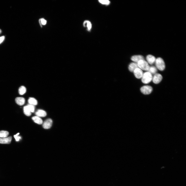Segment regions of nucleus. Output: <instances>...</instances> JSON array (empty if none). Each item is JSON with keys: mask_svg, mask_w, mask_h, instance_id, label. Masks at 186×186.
Listing matches in <instances>:
<instances>
[{"mask_svg": "<svg viewBox=\"0 0 186 186\" xmlns=\"http://www.w3.org/2000/svg\"><path fill=\"white\" fill-rule=\"evenodd\" d=\"M153 77L152 74L148 72L143 73L142 78V81L144 84H148L152 80Z\"/></svg>", "mask_w": 186, "mask_h": 186, "instance_id": "nucleus-1", "label": "nucleus"}, {"mask_svg": "<svg viewBox=\"0 0 186 186\" xmlns=\"http://www.w3.org/2000/svg\"><path fill=\"white\" fill-rule=\"evenodd\" d=\"M156 67L161 71H163L165 68V65L163 60L160 57L157 58L155 61Z\"/></svg>", "mask_w": 186, "mask_h": 186, "instance_id": "nucleus-2", "label": "nucleus"}, {"mask_svg": "<svg viewBox=\"0 0 186 186\" xmlns=\"http://www.w3.org/2000/svg\"><path fill=\"white\" fill-rule=\"evenodd\" d=\"M137 64L138 68L143 70L148 71L150 68L147 62L144 59L140 60Z\"/></svg>", "mask_w": 186, "mask_h": 186, "instance_id": "nucleus-3", "label": "nucleus"}, {"mask_svg": "<svg viewBox=\"0 0 186 186\" xmlns=\"http://www.w3.org/2000/svg\"><path fill=\"white\" fill-rule=\"evenodd\" d=\"M153 88L150 86H144L142 87L140 89L141 92L145 95H148L151 93L153 91Z\"/></svg>", "mask_w": 186, "mask_h": 186, "instance_id": "nucleus-4", "label": "nucleus"}, {"mask_svg": "<svg viewBox=\"0 0 186 186\" xmlns=\"http://www.w3.org/2000/svg\"><path fill=\"white\" fill-rule=\"evenodd\" d=\"M53 123L52 120L49 118L46 120L43 124V127L45 129H50L52 126Z\"/></svg>", "mask_w": 186, "mask_h": 186, "instance_id": "nucleus-5", "label": "nucleus"}, {"mask_svg": "<svg viewBox=\"0 0 186 186\" xmlns=\"http://www.w3.org/2000/svg\"><path fill=\"white\" fill-rule=\"evenodd\" d=\"M135 77L138 79L142 78L143 72L141 69L138 68L136 69L133 72Z\"/></svg>", "mask_w": 186, "mask_h": 186, "instance_id": "nucleus-6", "label": "nucleus"}, {"mask_svg": "<svg viewBox=\"0 0 186 186\" xmlns=\"http://www.w3.org/2000/svg\"><path fill=\"white\" fill-rule=\"evenodd\" d=\"M162 79V75L159 73H156L153 78V81L155 84H158L160 83Z\"/></svg>", "mask_w": 186, "mask_h": 186, "instance_id": "nucleus-7", "label": "nucleus"}, {"mask_svg": "<svg viewBox=\"0 0 186 186\" xmlns=\"http://www.w3.org/2000/svg\"><path fill=\"white\" fill-rule=\"evenodd\" d=\"M147 62L148 64L150 65H152L155 62L156 58L154 56L149 55H147L146 57Z\"/></svg>", "mask_w": 186, "mask_h": 186, "instance_id": "nucleus-8", "label": "nucleus"}, {"mask_svg": "<svg viewBox=\"0 0 186 186\" xmlns=\"http://www.w3.org/2000/svg\"><path fill=\"white\" fill-rule=\"evenodd\" d=\"M12 138L11 136H10L9 137L5 138H0V143L10 144L11 142Z\"/></svg>", "mask_w": 186, "mask_h": 186, "instance_id": "nucleus-9", "label": "nucleus"}, {"mask_svg": "<svg viewBox=\"0 0 186 186\" xmlns=\"http://www.w3.org/2000/svg\"><path fill=\"white\" fill-rule=\"evenodd\" d=\"M131 59L132 61L137 63L140 60L144 59V57L141 55H136L132 56Z\"/></svg>", "mask_w": 186, "mask_h": 186, "instance_id": "nucleus-10", "label": "nucleus"}, {"mask_svg": "<svg viewBox=\"0 0 186 186\" xmlns=\"http://www.w3.org/2000/svg\"><path fill=\"white\" fill-rule=\"evenodd\" d=\"M37 116L39 117H44L46 116L47 113L46 112L42 110H39L35 113Z\"/></svg>", "mask_w": 186, "mask_h": 186, "instance_id": "nucleus-11", "label": "nucleus"}, {"mask_svg": "<svg viewBox=\"0 0 186 186\" xmlns=\"http://www.w3.org/2000/svg\"><path fill=\"white\" fill-rule=\"evenodd\" d=\"M16 103L19 106L23 105L25 102V100L23 97H17L15 99Z\"/></svg>", "mask_w": 186, "mask_h": 186, "instance_id": "nucleus-12", "label": "nucleus"}, {"mask_svg": "<svg viewBox=\"0 0 186 186\" xmlns=\"http://www.w3.org/2000/svg\"><path fill=\"white\" fill-rule=\"evenodd\" d=\"M138 68L137 64L135 63H132L129 66V69L130 72H133L136 69Z\"/></svg>", "mask_w": 186, "mask_h": 186, "instance_id": "nucleus-13", "label": "nucleus"}, {"mask_svg": "<svg viewBox=\"0 0 186 186\" xmlns=\"http://www.w3.org/2000/svg\"><path fill=\"white\" fill-rule=\"evenodd\" d=\"M32 119L34 122L38 125H42L43 123V121L40 117L37 116L33 117L32 118Z\"/></svg>", "mask_w": 186, "mask_h": 186, "instance_id": "nucleus-14", "label": "nucleus"}, {"mask_svg": "<svg viewBox=\"0 0 186 186\" xmlns=\"http://www.w3.org/2000/svg\"><path fill=\"white\" fill-rule=\"evenodd\" d=\"M28 102L30 105L34 106L38 104V101L35 98L33 97H30L28 100Z\"/></svg>", "mask_w": 186, "mask_h": 186, "instance_id": "nucleus-15", "label": "nucleus"}, {"mask_svg": "<svg viewBox=\"0 0 186 186\" xmlns=\"http://www.w3.org/2000/svg\"><path fill=\"white\" fill-rule=\"evenodd\" d=\"M24 112L25 115L27 116H30L31 115V113L27 105L24 107Z\"/></svg>", "mask_w": 186, "mask_h": 186, "instance_id": "nucleus-16", "label": "nucleus"}, {"mask_svg": "<svg viewBox=\"0 0 186 186\" xmlns=\"http://www.w3.org/2000/svg\"><path fill=\"white\" fill-rule=\"evenodd\" d=\"M84 27L87 28L88 31L90 30L92 28V24L88 20H86L84 21L83 24Z\"/></svg>", "mask_w": 186, "mask_h": 186, "instance_id": "nucleus-17", "label": "nucleus"}, {"mask_svg": "<svg viewBox=\"0 0 186 186\" xmlns=\"http://www.w3.org/2000/svg\"><path fill=\"white\" fill-rule=\"evenodd\" d=\"M8 132L5 131H0V138H7L9 135Z\"/></svg>", "mask_w": 186, "mask_h": 186, "instance_id": "nucleus-18", "label": "nucleus"}, {"mask_svg": "<svg viewBox=\"0 0 186 186\" xmlns=\"http://www.w3.org/2000/svg\"><path fill=\"white\" fill-rule=\"evenodd\" d=\"M27 91V89L24 86H22L20 87L19 89V93L20 95H23Z\"/></svg>", "mask_w": 186, "mask_h": 186, "instance_id": "nucleus-19", "label": "nucleus"}, {"mask_svg": "<svg viewBox=\"0 0 186 186\" xmlns=\"http://www.w3.org/2000/svg\"><path fill=\"white\" fill-rule=\"evenodd\" d=\"M149 72L152 74H154L156 73L157 71V69L156 67L154 66H152L150 67L148 71Z\"/></svg>", "mask_w": 186, "mask_h": 186, "instance_id": "nucleus-20", "label": "nucleus"}, {"mask_svg": "<svg viewBox=\"0 0 186 186\" xmlns=\"http://www.w3.org/2000/svg\"><path fill=\"white\" fill-rule=\"evenodd\" d=\"M39 23L41 27H42V26H44L46 25L47 23V21L44 18H41L39 19Z\"/></svg>", "mask_w": 186, "mask_h": 186, "instance_id": "nucleus-21", "label": "nucleus"}, {"mask_svg": "<svg viewBox=\"0 0 186 186\" xmlns=\"http://www.w3.org/2000/svg\"><path fill=\"white\" fill-rule=\"evenodd\" d=\"M99 2L102 4L106 5H109L110 3V2L108 0H100Z\"/></svg>", "mask_w": 186, "mask_h": 186, "instance_id": "nucleus-22", "label": "nucleus"}, {"mask_svg": "<svg viewBox=\"0 0 186 186\" xmlns=\"http://www.w3.org/2000/svg\"><path fill=\"white\" fill-rule=\"evenodd\" d=\"M27 106L31 113H33L34 112L35 110V107L34 106L30 104L28 105Z\"/></svg>", "mask_w": 186, "mask_h": 186, "instance_id": "nucleus-23", "label": "nucleus"}, {"mask_svg": "<svg viewBox=\"0 0 186 186\" xmlns=\"http://www.w3.org/2000/svg\"><path fill=\"white\" fill-rule=\"evenodd\" d=\"M19 133H18L14 136V137L17 141H19L21 139L20 136H19Z\"/></svg>", "mask_w": 186, "mask_h": 186, "instance_id": "nucleus-24", "label": "nucleus"}, {"mask_svg": "<svg viewBox=\"0 0 186 186\" xmlns=\"http://www.w3.org/2000/svg\"><path fill=\"white\" fill-rule=\"evenodd\" d=\"M5 39V37L3 36L0 37V44H1L4 40Z\"/></svg>", "mask_w": 186, "mask_h": 186, "instance_id": "nucleus-25", "label": "nucleus"}, {"mask_svg": "<svg viewBox=\"0 0 186 186\" xmlns=\"http://www.w3.org/2000/svg\"><path fill=\"white\" fill-rule=\"evenodd\" d=\"M2 32V31L1 30V29H0V34H1Z\"/></svg>", "mask_w": 186, "mask_h": 186, "instance_id": "nucleus-26", "label": "nucleus"}]
</instances>
